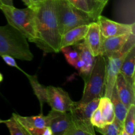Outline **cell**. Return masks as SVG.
<instances>
[{
    "label": "cell",
    "mask_w": 135,
    "mask_h": 135,
    "mask_svg": "<svg viewBox=\"0 0 135 135\" xmlns=\"http://www.w3.org/2000/svg\"><path fill=\"white\" fill-rule=\"evenodd\" d=\"M35 11L36 39L34 44L44 53L61 51L60 33L55 0H40L32 7Z\"/></svg>",
    "instance_id": "obj_1"
},
{
    "label": "cell",
    "mask_w": 135,
    "mask_h": 135,
    "mask_svg": "<svg viewBox=\"0 0 135 135\" xmlns=\"http://www.w3.org/2000/svg\"><path fill=\"white\" fill-rule=\"evenodd\" d=\"M2 55L27 61L34 59L28 40L9 24L0 26V56Z\"/></svg>",
    "instance_id": "obj_2"
},
{
    "label": "cell",
    "mask_w": 135,
    "mask_h": 135,
    "mask_svg": "<svg viewBox=\"0 0 135 135\" xmlns=\"http://www.w3.org/2000/svg\"><path fill=\"white\" fill-rule=\"evenodd\" d=\"M0 9L9 25L17 29L28 40L34 43L36 39V27L34 8L27 7L25 9H18L14 5L1 4Z\"/></svg>",
    "instance_id": "obj_3"
},
{
    "label": "cell",
    "mask_w": 135,
    "mask_h": 135,
    "mask_svg": "<svg viewBox=\"0 0 135 135\" xmlns=\"http://www.w3.org/2000/svg\"><path fill=\"white\" fill-rule=\"evenodd\" d=\"M84 86L80 102H89L104 96L105 84V59L99 55L95 57L93 66L84 79Z\"/></svg>",
    "instance_id": "obj_4"
},
{
    "label": "cell",
    "mask_w": 135,
    "mask_h": 135,
    "mask_svg": "<svg viewBox=\"0 0 135 135\" xmlns=\"http://www.w3.org/2000/svg\"><path fill=\"white\" fill-rule=\"evenodd\" d=\"M57 16L61 34L73 28L88 25L92 19L73 7L67 0H55Z\"/></svg>",
    "instance_id": "obj_5"
},
{
    "label": "cell",
    "mask_w": 135,
    "mask_h": 135,
    "mask_svg": "<svg viewBox=\"0 0 135 135\" xmlns=\"http://www.w3.org/2000/svg\"><path fill=\"white\" fill-rule=\"evenodd\" d=\"M135 45V33L131 35L125 47L121 51L105 56V84L104 96L110 98L115 84L116 78L119 73L123 61L131 47Z\"/></svg>",
    "instance_id": "obj_6"
},
{
    "label": "cell",
    "mask_w": 135,
    "mask_h": 135,
    "mask_svg": "<svg viewBox=\"0 0 135 135\" xmlns=\"http://www.w3.org/2000/svg\"><path fill=\"white\" fill-rule=\"evenodd\" d=\"M100 98L94 99L89 102L84 103L79 101L74 102L70 110L73 124L86 129L94 134V127L90 122L91 115L94 111L98 107Z\"/></svg>",
    "instance_id": "obj_7"
},
{
    "label": "cell",
    "mask_w": 135,
    "mask_h": 135,
    "mask_svg": "<svg viewBox=\"0 0 135 135\" xmlns=\"http://www.w3.org/2000/svg\"><path fill=\"white\" fill-rule=\"evenodd\" d=\"M75 102L66 91L60 87L47 86V102L51 109L61 112H69Z\"/></svg>",
    "instance_id": "obj_8"
},
{
    "label": "cell",
    "mask_w": 135,
    "mask_h": 135,
    "mask_svg": "<svg viewBox=\"0 0 135 135\" xmlns=\"http://www.w3.org/2000/svg\"><path fill=\"white\" fill-rule=\"evenodd\" d=\"M96 21L100 26L102 36L104 38L115 36L129 33H135V24L122 23L112 21L101 15Z\"/></svg>",
    "instance_id": "obj_9"
},
{
    "label": "cell",
    "mask_w": 135,
    "mask_h": 135,
    "mask_svg": "<svg viewBox=\"0 0 135 135\" xmlns=\"http://www.w3.org/2000/svg\"><path fill=\"white\" fill-rule=\"evenodd\" d=\"M48 127L52 135H65L73 124L70 112H61L51 109L48 115Z\"/></svg>",
    "instance_id": "obj_10"
},
{
    "label": "cell",
    "mask_w": 135,
    "mask_h": 135,
    "mask_svg": "<svg viewBox=\"0 0 135 135\" xmlns=\"http://www.w3.org/2000/svg\"><path fill=\"white\" fill-rule=\"evenodd\" d=\"M13 115L30 135H42L44 128L48 127V116L43 115L42 113L32 117H23L17 113H13Z\"/></svg>",
    "instance_id": "obj_11"
},
{
    "label": "cell",
    "mask_w": 135,
    "mask_h": 135,
    "mask_svg": "<svg viewBox=\"0 0 135 135\" xmlns=\"http://www.w3.org/2000/svg\"><path fill=\"white\" fill-rule=\"evenodd\" d=\"M132 34L133 33H129L108 38L102 37L100 55L105 57L121 51L125 47Z\"/></svg>",
    "instance_id": "obj_12"
},
{
    "label": "cell",
    "mask_w": 135,
    "mask_h": 135,
    "mask_svg": "<svg viewBox=\"0 0 135 135\" xmlns=\"http://www.w3.org/2000/svg\"><path fill=\"white\" fill-rule=\"evenodd\" d=\"M115 86L119 98L127 108L135 104V87L129 84L121 73L117 75Z\"/></svg>",
    "instance_id": "obj_13"
},
{
    "label": "cell",
    "mask_w": 135,
    "mask_h": 135,
    "mask_svg": "<svg viewBox=\"0 0 135 135\" xmlns=\"http://www.w3.org/2000/svg\"><path fill=\"white\" fill-rule=\"evenodd\" d=\"M102 39V36L98 23L96 21H92L88 25V28L84 41L94 57L100 55Z\"/></svg>",
    "instance_id": "obj_14"
},
{
    "label": "cell",
    "mask_w": 135,
    "mask_h": 135,
    "mask_svg": "<svg viewBox=\"0 0 135 135\" xmlns=\"http://www.w3.org/2000/svg\"><path fill=\"white\" fill-rule=\"evenodd\" d=\"M134 0H119L115 14L119 22L125 24H135Z\"/></svg>",
    "instance_id": "obj_15"
},
{
    "label": "cell",
    "mask_w": 135,
    "mask_h": 135,
    "mask_svg": "<svg viewBox=\"0 0 135 135\" xmlns=\"http://www.w3.org/2000/svg\"><path fill=\"white\" fill-rule=\"evenodd\" d=\"M88 25L89 24L73 28L62 34L60 43L61 50L63 47L72 46L78 42L84 40L88 30Z\"/></svg>",
    "instance_id": "obj_16"
},
{
    "label": "cell",
    "mask_w": 135,
    "mask_h": 135,
    "mask_svg": "<svg viewBox=\"0 0 135 135\" xmlns=\"http://www.w3.org/2000/svg\"><path fill=\"white\" fill-rule=\"evenodd\" d=\"M72 46L77 50L79 54V57L84 63V68L80 73L81 77L84 79L92 69L96 57L94 56L92 51L84 40L78 42Z\"/></svg>",
    "instance_id": "obj_17"
},
{
    "label": "cell",
    "mask_w": 135,
    "mask_h": 135,
    "mask_svg": "<svg viewBox=\"0 0 135 135\" xmlns=\"http://www.w3.org/2000/svg\"><path fill=\"white\" fill-rule=\"evenodd\" d=\"M135 45L131 47L123 61L119 73L123 76L125 80L133 86L135 87L134 78Z\"/></svg>",
    "instance_id": "obj_18"
},
{
    "label": "cell",
    "mask_w": 135,
    "mask_h": 135,
    "mask_svg": "<svg viewBox=\"0 0 135 135\" xmlns=\"http://www.w3.org/2000/svg\"><path fill=\"white\" fill-rule=\"evenodd\" d=\"M110 99L112 100V104H113V110H114L115 113V119H116L121 125H123L124 121H125V117H126L127 113L128 108L124 105L123 103L121 102V100L119 98L115 86L113 91H112Z\"/></svg>",
    "instance_id": "obj_19"
},
{
    "label": "cell",
    "mask_w": 135,
    "mask_h": 135,
    "mask_svg": "<svg viewBox=\"0 0 135 135\" xmlns=\"http://www.w3.org/2000/svg\"><path fill=\"white\" fill-rule=\"evenodd\" d=\"M23 73L27 76L32 88L34 91V94L39 100L41 106V111L42 112V107H43L44 104L47 102V86H45L41 84L38 81L36 75H28V74L26 73L25 71Z\"/></svg>",
    "instance_id": "obj_20"
},
{
    "label": "cell",
    "mask_w": 135,
    "mask_h": 135,
    "mask_svg": "<svg viewBox=\"0 0 135 135\" xmlns=\"http://www.w3.org/2000/svg\"><path fill=\"white\" fill-rule=\"evenodd\" d=\"M98 108H100L103 121L105 124L110 123L114 121V110L113 104L110 98L104 96L100 98Z\"/></svg>",
    "instance_id": "obj_21"
},
{
    "label": "cell",
    "mask_w": 135,
    "mask_h": 135,
    "mask_svg": "<svg viewBox=\"0 0 135 135\" xmlns=\"http://www.w3.org/2000/svg\"><path fill=\"white\" fill-rule=\"evenodd\" d=\"M135 131V104L128 108L121 135H134Z\"/></svg>",
    "instance_id": "obj_22"
},
{
    "label": "cell",
    "mask_w": 135,
    "mask_h": 135,
    "mask_svg": "<svg viewBox=\"0 0 135 135\" xmlns=\"http://www.w3.org/2000/svg\"><path fill=\"white\" fill-rule=\"evenodd\" d=\"M96 130L104 135H121L123 131V125L114 119L113 122L105 124L103 127H96Z\"/></svg>",
    "instance_id": "obj_23"
},
{
    "label": "cell",
    "mask_w": 135,
    "mask_h": 135,
    "mask_svg": "<svg viewBox=\"0 0 135 135\" xmlns=\"http://www.w3.org/2000/svg\"><path fill=\"white\" fill-rule=\"evenodd\" d=\"M4 123H5L11 135H30L13 115L9 119L4 121Z\"/></svg>",
    "instance_id": "obj_24"
},
{
    "label": "cell",
    "mask_w": 135,
    "mask_h": 135,
    "mask_svg": "<svg viewBox=\"0 0 135 135\" xmlns=\"http://www.w3.org/2000/svg\"><path fill=\"white\" fill-rule=\"evenodd\" d=\"M61 51H62L64 54L67 61L71 66L74 67L76 61L79 58V54L77 50L74 48L73 46H68V47H63L61 50Z\"/></svg>",
    "instance_id": "obj_25"
},
{
    "label": "cell",
    "mask_w": 135,
    "mask_h": 135,
    "mask_svg": "<svg viewBox=\"0 0 135 135\" xmlns=\"http://www.w3.org/2000/svg\"><path fill=\"white\" fill-rule=\"evenodd\" d=\"M67 1L75 9H76L79 11L81 12L82 13L88 16V17L92 19L86 0H67ZM92 21H93V19H92Z\"/></svg>",
    "instance_id": "obj_26"
},
{
    "label": "cell",
    "mask_w": 135,
    "mask_h": 135,
    "mask_svg": "<svg viewBox=\"0 0 135 135\" xmlns=\"http://www.w3.org/2000/svg\"><path fill=\"white\" fill-rule=\"evenodd\" d=\"M86 1L88 9L90 12L92 19L94 21H96L98 17L101 15L102 13V11L100 9L98 2L97 0H86Z\"/></svg>",
    "instance_id": "obj_27"
},
{
    "label": "cell",
    "mask_w": 135,
    "mask_h": 135,
    "mask_svg": "<svg viewBox=\"0 0 135 135\" xmlns=\"http://www.w3.org/2000/svg\"><path fill=\"white\" fill-rule=\"evenodd\" d=\"M90 122L94 127L97 128L103 127L105 125L104 122L100 108L98 107L92 113L90 118Z\"/></svg>",
    "instance_id": "obj_28"
},
{
    "label": "cell",
    "mask_w": 135,
    "mask_h": 135,
    "mask_svg": "<svg viewBox=\"0 0 135 135\" xmlns=\"http://www.w3.org/2000/svg\"><path fill=\"white\" fill-rule=\"evenodd\" d=\"M1 57H2L3 60L5 61V63H6L7 65L11 66V67H15V68H17V69L22 71V70L18 67V65H17V63H16L15 61V58L13 57L10 56V55H2V56ZM22 72L23 73L24 71H22Z\"/></svg>",
    "instance_id": "obj_29"
},
{
    "label": "cell",
    "mask_w": 135,
    "mask_h": 135,
    "mask_svg": "<svg viewBox=\"0 0 135 135\" xmlns=\"http://www.w3.org/2000/svg\"><path fill=\"white\" fill-rule=\"evenodd\" d=\"M98 2L99 6H100V9L102 11H103L104 9L105 8V5H107V3H108V1L109 0H97Z\"/></svg>",
    "instance_id": "obj_30"
},
{
    "label": "cell",
    "mask_w": 135,
    "mask_h": 135,
    "mask_svg": "<svg viewBox=\"0 0 135 135\" xmlns=\"http://www.w3.org/2000/svg\"><path fill=\"white\" fill-rule=\"evenodd\" d=\"M1 4L12 6L13 5V0H0V5Z\"/></svg>",
    "instance_id": "obj_31"
},
{
    "label": "cell",
    "mask_w": 135,
    "mask_h": 135,
    "mask_svg": "<svg viewBox=\"0 0 135 135\" xmlns=\"http://www.w3.org/2000/svg\"><path fill=\"white\" fill-rule=\"evenodd\" d=\"M24 2V3L26 5L27 7H32L34 5H33L32 3L31 0H22Z\"/></svg>",
    "instance_id": "obj_32"
},
{
    "label": "cell",
    "mask_w": 135,
    "mask_h": 135,
    "mask_svg": "<svg viewBox=\"0 0 135 135\" xmlns=\"http://www.w3.org/2000/svg\"><path fill=\"white\" fill-rule=\"evenodd\" d=\"M39 1H40V0H31V1H32V3L33 5H35L36 3H38Z\"/></svg>",
    "instance_id": "obj_33"
},
{
    "label": "cell",
    "mask_w": 135,
    "mask_h": 135,
    "mask_svg": "<svg viewBox=\"0 0 135 135\" xmlns=\"http://www.w3.org/2000/svg\"><path fill=\"white\" fill-rule=\"evenodd\" d=\"M2 80H3V75L0 73V83L2 81Z\"/></svg>",
    "instance_id": "obj_34"
},
{
    "label": "cell",
    "mask_w": 135,
    "mask_h": 135,
    "mask_svg": "<svg viewBox=\"0 0 135 135\" xmlns=\"http://www.w3.org/2000/svg\"><path fill=\"white\" fill-rule=\"evenodd\" d=\"M4 121H3V120H1V119H0V123H4Z\"/></svg>",
    "instance_id": "obj_35"
}]
</instances>
